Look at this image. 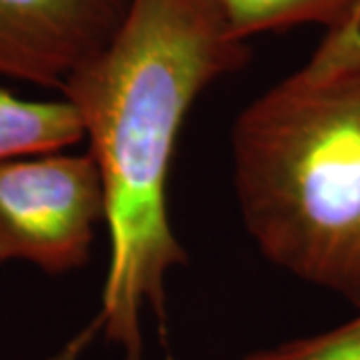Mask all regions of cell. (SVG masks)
I'll use <instances>...</instances> for the list:
<instances>
[{
  "mask_svg": "<svg viewBox=\"0 0 360 360\" xmlns=\"http://www.w3.org/2000/svg\"><path fill=\"white\" fill-rule=\"evenodd\" d=\"M130 0H0V77L63 90L112 40Z\"/></svg>",
  "mask_w": 360,
  "mask_h": 360,
  "instance_id": "4",
  "label": "cell"
},
{
  "mask_svg": "<svg viewBox=\"0 0 360 360\" xmlns=\"http://www.w3.org/2000/svg\"><path fill=\"white\" fill-rule=\"evenodd\" d=\"M236 37L319 25L324 30L360 26V0H219Z\"/></svg>",
  "mask_w": 360,
  "mask_h": 360,
  "instance_id": "6",
  "label": "cell"
},
{
  "mask_svg": "<svg viewBox=\"0 0 360 360\" xmlns=\"http://www.w3.org/2000/svg\"><path fill=\"white\" fill-rule=\"evenodd\" d=\"M106 224V196L90 153L26 156L0 165V264L51 276L80 270Z\"/></svg>",
  "mask_w": 360,
  "mask_h": 360,
  "instance_id": "3",
  "label": "cell"
},
{
  "mask_svg": "<svg viewBox=\"0 0 360 360\" xmlns=\"http://www.w3.org/2000/svg\"><path fill=\"white\" fill-rule=\"evenodd\" d=\"M219 0H130L98 56L60 94L77 108L106 196L110 260L92 330L141 360L142 316H167L168 274L188 262L168 219L184 118L214 80L248 63Z\"/></svg>",
  "mask_w": 360,
  "mask_h": 360,
  "instance_id": "1",
  "label": "cell"
},
{
  "mask_svg": "<svg viewBox=\"0 0 360 360\" xmlns=\"http://www.w3.org/2000/svg\"><path fill=\"white\" fill-rule=\"evenodd\" d=\"M245 360H360V309L324 333L255 350Z\"/></svg>",
  "mask_w": 360,
  "mask_h": 360,
  "instance_id": "7",
  "label": "cell"
},
{
  "mask_svg": "<svg viewBox=\"0 0 360 360\" xmlns=\"http://www.w3.org/2000/svg\"><path fill=\"white\" fill-rule=\"evenodd\" d=\"M86 141L77 108L63 101H26L0 86V165L52 155Z\"/></svg>",
  "mask_w": 360,
  "mask_h": 360,
  "instance_id": "5",
  "label": "cell"
},
{
  "mask_svg": "<svg viewBox=\"0 0 360 360\" xmlns=\"http://www.w3.org/2000/svg\"><path fill=\"white\" fill-rule=\"evenodd\" d=\"M232 180L262 257L360 309V26L238 115Z\"/></svg>",
  "mask_w": 360,
  "mask_h": 360,
  "instance_id": "2",
  "label": "cell"
}]
</instances>
